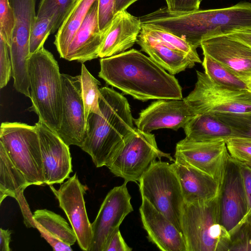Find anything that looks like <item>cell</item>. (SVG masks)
Instances as JSON below:
<instances>
[{
  "instance_id": "cell-1",
  "label": "cell",
  "mask_w": 251,
  "mask_h": 251,
  "mask_svg": "<svg viewBox=\"0 0 251 251\" xmlns=\"http://www.w3.org/2000/svg\"><path fill=\"white\" fill-rule=\"evenodd\" d=\"M99 76L141 101L183 99L182 88L174 75L134 49L101 58Z\"/></svg>"
},
{
  "instance_id": "cell-2",
  "label": "cell",
  "mask_w": 251,
  "mask_h": 251,
  "mask_svg": "<svg viewBox=\"0 0 251 251\" xmlns=\"http://www.w3.org/2000/svg\"><path fill=\"white\" fill-rule=\"evenodd\" d=\"M100 115L88 116L80 148L91 157L97 167L106 165L125 139L136 128L127 99L112 88H100Z\"/></svg>"
},
{
  "instance_id": "cell-3",
  "label": "cell",
  "mask_w": 251,
  "mask_h": 251,
  "mask_svg": "<svg viewBox=\"0 0 251 251\" xmlns=\"http://www.w3.org/2000/svg\"><path fill=\"white\" fill-rule=\"evenodd\" d=\"M28 73L31 106L39 120L56 132L62 119L61 74L52 54L43 47L30 55Z\"/></svg>"
},
{
  "instance_id": "cell-4",
  "label": "cell",
  "mask_w": 251,
  "mask_h": 251,
  "mask_svg": "<svg viewBox=\"0 0 251 251\" xmlns=\"http://www.w3.org/2000/svg\"><path fill=\"white\" fill-rule=\"evenodd\" d=\"M181 228L187 251H228L230 235L221 223L219 194L207 200L184 202Z\"/></svg>"
},
{
  "instance_id": "cell-5",
  "label": "cell",
  "mask_w": 251,
  "mask_h": 251,
  "mask_svg": "<svg viewBox=\"0 0 251 251\" xmlns=\"http://www.w3.org/2000/svg\"><path fill=\"white\" fill-rule=\"evenodd\" d=\"M141 198H145L182 233L184 200L180 184L172 164L153 162L139 180Z\"/></svg>"
},
{
  "instance_id": "cell-6",
  "label": "cell",
  "mask_w": 251,
  "mask_h": 251,
  "mask_svg": "<svg viewBox=\"0 0 251 251\" xmlns=\"http://www.w3.org/2000/svg\"><path fill=\"white\" fill-rule=\"evenodd\" d=\"M0 143L30 185L45 184L40 139L35 125L19 122L2 123Z\"/></svg>"
},
{
  "instance_id": "cell-7",
  "label": "cell",
  "mask_w": 251,
  "mask_h": 251,
  "mask_svg": "<svg viewBox=\"0 0 251 251\" xmlns=\"http://www.w3.org/2000/svg\"><path fill=\"white\" fill-rule=\"evenodd\" d=\"M162 157L175 161L170 153L159 149L154 134L136 127L114 151L106 166L125 182H137L153 162Z\"/></svg>"
},
{
  "instance_id": "cell-8",
  "label": "cell",
  "mask_w": 251,
  "mask_h": 251,
  "mask_svg": "<svg viewBox=\"0 0 251 251\" xmlns=\"http://www.w3.org/2000/svg\"><path fill=\"white\" fill-rule=\"evenodd\" d=\"M194 90L184 98L196 115L219 113H251V90L227 87L196 71Z\"/></svg>"
},
{
  "instance_id": "cell-9",
  "label": "cell",
  "mask_w": 251,
  "mask_h": 251,
  "mask_svg": "<svg viewBox=\"0 0 251 251\" xmlns=\"http://www.w3.org/2000/svg\"><path fill=\"white\" fill-rule=\"evenodd\" d=\"M9 1L15 17L10 46L13 85L17 92L29 97L28 73L29 39L36 18L35 0H9Z\"/></svg>"
},
{
  "instance_id": "cell-10",
  "label": "cell",
  "mask_w": 251,
  "mask_h": 251,
  "mask_svg": "<svg viewBox=\"0 0 251 251\" xmlns=\"http://www.w3.org/2000/svg\"><path fill=\"white\" fill-rule=\"evenodd\" d=\"M174 156L175 161L209 175L221 187L230 157L225 140L198 141L185 137L176 144Z\"/></svg>"
},
{
  "instance_id": "cell-11",
  "label": "cell",
  "mask_w": 251,
  "mask_h": 251,
  "mask_svg": "<svg viewBox=\"0 0 251 251\" xmlns=\"http://www.w3.org/2000/svg\"><path fill=\"white\" fill-rule=\"evenodd\" d=\"M126 183L112 189L102 202L91 224L92 238L88 251H104L125 217L133 211Z\"/></svg>"
},
{
  "instance_id": "cell-12",
  "label": "cell",
  "mask_w": 251,
  "mask_h": 251,
  "mask_svg": "<svg viewBox=\"0 0 251 251\" xmlns=\"http://www.w3.org/2000/svg\"><path fill=\"white\" fill-rule=\"evenodd\" d=\"M63 112L61 125L56 132L69 146L81 147L87 120L82 98L81 75L61 74Z\"/></svg>"
},
{
  "instance_id": "cell-13",
  "label": "cell",
  "mask_w": 251,
  "mask_h": 251,
  "mask_svg": "<svg viewBox=\"0 0 251 251\" xmlns=\"http://www.w3.org/2000/svg\"><path fill=\"white\" fill-rule=\"evenodd\" d=\"M65 213L77 238L79 247L88 251L92 238L91 224L85 207L84 195L86 187L79 181L76 174L62 182L58 189L50 185Z\"/></svg>"
},
{
  "instance_id": "cell-14",
  "label": "cell",
  "mask_w": 251,
  "mask_h": 251,
  "mask_svg": "<svg viewBox=\"0 0 251 251\" xmlns=\"http://www.w3.org/2000/svg\"><path fill=\"white\" fill-rule=\"evenodd\" d=\"M35 125L39 136L45 184L62 183L73 172L69 146L41 121Z\"/></svg>"
},
{
  "instance_id": "cell-15",
  "label": "cell",
  "mask_w": 251,
  "mask_h": 251,
  "mask_svg": "<svg viewBox=\"0 0 251 251\" xmlns=\"http://www.w3.org/2000/svg\"><path fill=\"white\" fill-rule=\"evenodd\" d=\"M219 198L221 223L230 233L241 222L247 212L239 163L230 156L220 189Z\"/></svg>"
},
{
  "instance_id": "cell-16",
  "label": "cell",
  "mask_w": 251,
  "mask_h": 251,
  "mask_svg": "<svg viewBox=\"0 0 251 251\" xmlns=\"http://www.w3.org/2000/svg\"><path fill=\"white\" fill-rule=\"evenodd\" d=\"M195 114L185 100H158L142 110L134 119L137 128L146 132L161 128H184Z\"/></svg>"
},
{
  "instance_id": "cell-17",
  "label": "cell",
  "mask_w": 251,
  "mask_h": 251,
  "mask_svg": "<svg viewBox=\"0 0 251 251\" xmlns=\"http://www.w3.org/2000/svg\"><path fill=\"white\" fill-rule=\"evenodd\" d=\"M203 54L223 64L251 84V48L227 35L201 42Z\"/></svg>"
},
{
  "instance_id": "cell-18",
  "label": "cell",
  "mask_w": 251,
  "mask_h": 251,
  "mask_svg": "<svg viewBox=\"0 0 251 251\" xmlns=\"http://www.w3.org/2000/svg\"><path fill=\"white\" fill-rule=\"evenodd\" d=\"M139 211L148 240L159 250L187 251L182 233L145 198H142Z\"/></svg>"
},
{
  "instance_id": "cell-19",
  "label": "cell",
  "mask_w": 251,
  "mask_h": 251,
  "mask_svg": "<svg viewBox=\"0 0 251 251\" xmlns=\"http://www.w3.org/2000/svg\"><path fill=\"white\" fill-rule=\"evenodd\" d=\"M105 34L99 26L97 0L75 34L63 58L82 64L98 58Z\"/></svg>"
},
{
  "instance_id": "cell-20",
  "label": "cell",
  "mask_w": 251,
  "mask_h": 251,
  "mask_svg": "<svg viewBox=\"0 0 251 251\" xmlns=\"http://www.w3.org/2000/svg\"><path fill=\"white\" fill-rule=\"evenodd\" d=\"M141 28L139 18L126 10L117 12L105 32L99 57H110L126 51L136 42Z\"/></svg>"
},
{
  "instance_id": "cell-21",
  "label": "cell",
  "mask_w": 251,
  "mask_h": 251,
  "mask_svg": "<svg viewBox=\"0 0 251 251\" xmlns=\"http://www.w3.org/2000/svg\"><path fill=\"white\" fill-rule=\"evenodd\" d=\"M171 164L179 180L184 202L191 203L207 200L219 194L218 182L209 175L175 160Z\"/></svg>"
},
{
  "instance_id": "cell-22",
  "label": "cell",
  "mask_w": 251,
  "mask_h": 251,
  "mask_svg": "<svg viewBox=\"0 0 251 251\" xmlns=\"http://www.w3.org/2000/svg\"><path fill=\"white\" fill-rule=\"evenodd\" d=\"M30 185L0 143V204L6 197L15 199L19 203L24 219H28L32 215L24 197V191Z\"/></svg>"
},
{
  "instance_id": "cell-23",
  "label": "cell",
  "mask_w": 251,
  "mask_h": 251,
  "mask_svg": "<svg viewBox=\"0 0 251 251\" xmlns=\"http://www.w3.org/2000/svg\"><path fill=\"white\" fill-rule=\"evenodd\" d=\"M136 43L152 60L172 75L195 65L185 54L169 48L159 39L141 31Z\"/></svg>"
},
{
  "instance_id": "cell-24",
  "label": "cell",
  "mask_w": 251,
  "mask_h": 251,
  "mask_svg": "<svg viewBox=\"0 0 251 251\" xmlns=\"http://www.w3.org/2000/svg\"><path fill=\"white\" fill-rule=\"evenodd\" d=\"M183 129L185 137L193 141L226 140L233 136L230 126L214 114L197 115Z\"/></svg>"
},
{
  "instance_id": "cell-25",
  "label": "cell",
  "mask_w": 251,
  "mask_h": 251,
  "mask_svg": "<svg viewBox=\"0 0 251 251\" xmlns=\"http://www.w3.org/2000/svg\"><path fill=\"white\" fill-rule=\"evenodd\" d=\"M96 0H76L59 27L55 36L54 44L61 58H63L75 34Z\"/></svg>"
},
{
  "instance_id": "cell-26",
  "label": "cell",
  "mask_w": 251,
  "mask_h": 251,
  "mask_svg": "<svg viewBox=\"0 0 251 251\" xmlns=\"http://www.w3.org/2000/svg\"><path fill=\"white\" fill-rule=\"evenodd\" d=\"M33 218L51 235L65 243L71 246L77 241L73 228L60 215L46 209H38L34 211Z\"/></svg>"
},
{
  "instance_id": "cell-27",
  "label": "cell",
  "mask_w": 251,
  "mask_h": 251,
  "mask_svg": "<svg viewBox=\"0 0 251 251\" xmlns=\"http://www.w3.org/2000/svg\"><path fill=\"white\" fill-rule=\"evenodd\" d=\"M202 65L204 73L214 82L232 89L251 90V84L208 55H204Z\"/></svg>"
},
{
  "instance_id": "cell-28",
  "label": "cell",
  "mask_w": 251,
  "mask_h": 251,
  "mask_svg": "<svg viewBox=\"0 0 251 251\" xmlns=\"http://www.w3.org/2000/svg\"><path fill=\"white\" fill-rule=\"evenodd\" d=\"M141 32L159 39L169 48L185 54L195 64L202 63L197 49L184 39L150 25L142 24Z\"/></svg>"
},
{
  "instance_id": "cell-29",
  "label": "cell",
  "mask_w": 251,
  "mask_h": 251,
  "mask_svg": "<svg viewBox=\"0 0 251 251\" xmlns=\"http://www.w3.org/2000/svg\"><path fill=\"white\" fill-rule=\"evenodd\" d=\"M81 92L86 120L90 113L101 114L99 105L100 82L89 72L82 63L81 69Z\"/></svg>"
},
{
  "instance_id": "cell-30",
  "label": "cell",
  "mask_w": 251,
  "mask_h": 251,
  "mask_svg": "<svg viewBox=\"0 0 251 251\" xmlns=\"http://www.w3.org/2000/svg\"><path fill=\"white\" fill-rule=\"evenodd\" d=\"M76 0H41L36 18L53 17L54 33L66 18Z\"/></svg>"
},
{
  "instance_id": "cell-31",
  "label": "cell",
  "mask_w": 251,
  "mask_h": 251,
  "mask_svg": "<svg viewBox=\"0 0 251 251\" xmlns=\"http://www.w3.org/2000/svg\"><path fill=\"white\" fill-rule=\"evenodd\" d=\"M53 27V17L36 18L29 39L30 55L44 47Z\"/></svg>"
},
{
  "instance_id": "cell-32",
  "label": "cell",
  "mask_w": 251,
  "mask_h": 251,
  "mask_svg": "<svg viewBox=\"0 0 251 251\" xmlns=\"http://www.w3.org/2000/svg\"><path fill=\"white\" fill-rule=\"evenodd\" d=\"M228 251H251V214L230 232Z\"/></svg>"
},
{
  "instance_id": "cell-33",
  "label": "cell",
  "mask_w": 251,
  "mask_h": 251,
  "mask_svg": "<svg viewBox=\"0 0 251 251\" xmlns=\"http://www.w3.org/2000/svg\"><path fill=\"white\" fill-rule=\"evenodd\" d=\"M217 117L228 125L232 137L251 138V113H219Z\"/></svg>"
},
{
  "instance_id": "cell-34",
  "label": "cell",
  "mask_w": 251,
  "mask_h": 251,
  "mask_svg": "<svg viewBox=\"0 0 251 251\" xmlns=\"http://www.w3.org/2000/svg\"><path fill=\"white\" fill-rule=\"evenodd\" d=\"M226 143L230 156L235 160L246 162L251 160V138L231 137Z\"/></svg>"
},
{
  "instance_id": "cell-35",
  "label": "cell",
  "mask_w": 251,
  "mask_h": 251,
  "mask_svg": "<svg viewBox=\"0 0 251 251\" xmlns=\"http://www.w3.org/2000/svg\"><path fill=\"white\" fill-rule=\"evenodd\" d=\"M15 17L9 0H0V35L11 46Z\"/></svg>"
},
{
  "instance_id": "cell-36",
  "label": "cell",
  "mask_w": 251,
  "mask_h": 251,
  "mask_svg": "<svg viewBox=\"0 0 251 251\" xmlns=\"http://www.w3.org/2000/svg\"><path fill=\"white\" fill-rule=\"evenodd\" d=\"M10 47L0 35V88L4 87L12 76Z\"/></svg>"
},
{
  "instance_id": "cell-37",
  "label": "cell",
  "mask_w": 251,
  "mask_h": 251,
  "mask_svg": "<svg viewBox=\"0 0 251 251\" xmlns=\"http://www.w3.org/2000/svg\"><path fill=\"white\" fill-rule=\"evenodd\" d=\"M116 13V0H98V18L101 31H106Z\"/></svg>"
},
{
  "instance_id": "cell-38",
  "label": "cell",
  "mask_w": 251,
  "mask_h": 251,
  "mask_svg": "<svg viewBox=\"0 0 251 251\" xmlns=\"http://www.w3.org/2000/svg\"><path fill=\"white\" fill-rule=\"evenodd\" d=\"M238 162L243 179L247 204V212L243 220L251 214V167L244 162Z\"/></svg>"
},
{
  "instance_id": "cell-39",
  "label": "cell",
  "mask_w": 251,
  "mask_h": 251,
  "mask_svg": "<svg viewBox=\"0 0 251 251\" xmlns=\"http://www.w3.org/2000/svg\"><path fill=\"white\" fill-rule=\"evenodd\" d=\"M34 228H36L40 232L41 236L56 251H72L71 246L65 243L49 233L42 226L34 221Z\"/></svg>"
},
{
  "instance_id": "cell-40",
  "label": "cell",
  "mask_w": 251,
  "mask_h": 251,
  "mask_svg": "<svg viewBox=\"0 0 251 251\" xmlns=\"http://www.w3.org/2000/svg\"><path fill=\"white\" fill-rule=\"evenodd\" d=\"M167 8L176 12L188 11L199 8L200 0H165Z\"/></svg>"
},
{
  "instance_id": "cell-41",
  "label": "cell",
  "mask_w": 251,
  "mask_h": 251,
  "mask_svg": "<svg viewBox=\"0 0 251 251\" xmlns=\"http://www.w3.org/2000/svg\"><path fill=\"white\" fill-rule=\"evenodd\" d=\"M132 251V249L125 241L120 229L114 233L104 250V251Z\"/></svg>"
},
{
  "instance_id": "cell-42",
  "label": "cell",
  "mask_w": 251,
  "mask_h": 251,
  "mask_svg": "<svg viewBox=\"0 0 251 251\" xmlns=\"http://www.w3.org/2000/svg\"><path fill=\"white\" fill-rule=\"evenodd\" d=\"M227 35L245 43L251 48V28L238 30Z\"/></svg>"
},
{
  "instance_id": "cell-43",
  "label": "cell",
  "mask_w": 251,
  "mask_h": 251,
  "mask_svg": "<svg viewBox=\"0 0 251 251\" xmlns=\"http://www.w3.org/2000/svg\"><path fill=\"white\" fill-rule=\"evenodd\" d=\"M11 231L0 229V251H10L9 243L11 241Z\"/></svg>"
},
{
  "instance_id": "cell-44",
  "label": "cell",
  "mask_w": 251,
  "mask_h": 251,
  "mask_svg": "<svg viewBox=\"0 0 251 251\" xmlns=\"http://www.w3.org/2000/svg\"><path fill=\"white\" fill-rule=\"evenodd\" d=\"M139 0H116V12L126 9L131 4Z\"/></svg>"
},
{
  "instance_id": "cell-45",
  "label": "cell",
  "mask_w": 251,
  "mask_h": 251,
  "mask_svg": "<svg viewBox=\"0 0 251 251\" xmlns=\"http://www.w3.org/2000/svg\"><path fill=\"white\" fill-rule=\"evenodd\" d=\"M244 163H246L247 165H248L249 166L251 167V160L248 162H244Z\"/></svg>"
},
{
  "instance_id": "cell-46",
  "label": "cell",
  "mask_w": 251,
  "mask_h": 251,
  "mask_svg": "<svg viewBox=\"0 0 251 251\" xmlns=\"http://www.w3.org/2000/svg\"><path fill=\"white\" fill-rule=\"evenodd\" d=\"M202 0H200V2H201Z\"/></svg>"
}]
</instances>
